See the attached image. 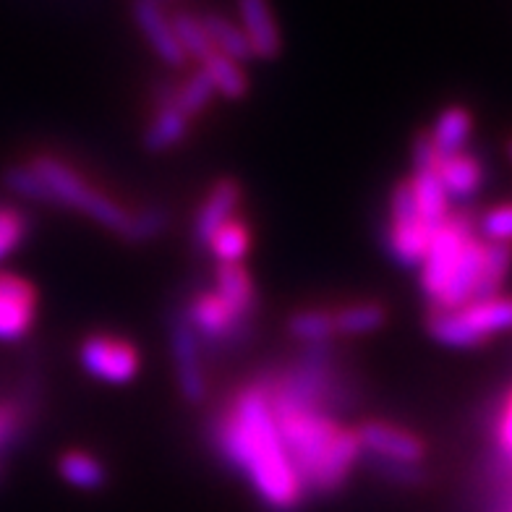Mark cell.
Listing matches in <instances>:
<instances>
[{
    "instance_id": "cell-2",
    "label": "cell",
    "mask_w": 512,
    "mask_h": 512,
    "mask_svg": "<svg viewBox=\"0 0 512 512\" xmlns=\"http://www.w3.org/2000/svg\"><path fill=\"white\" fill-rule=\"evenodd\" d=\"M270 405L290 465L304 486L306 497L340 492L353 468L361 463L356 432H348L332 413L311 405L288 403L272 395Z\"/></svg>"
},
{
    "instance_id": "cell-26",
    "label": "cell",
    "mask_w": 512,
    "mask_h": 512,
    "mask_svg": "<svg viewBox=\"0 0 512 512\" xmlns=\"http://www.w3.org/2000/svg\"><path fill=\"white\" fill-rule=\"evenodd\" d=\"M290 337H296L304 348L314 345H330L335 337V324H332V311L327 309H304L290 314L288 319Z\"/></svg>"
},
{
    "instance_id": "cell-22",
    "label": "cell",
    "mask_w": 512,
    "mask_h": 512,
    "mask_svg": "<svg viewBox=\"0 0 512 512\" xmlns=\"http://www.w3.org/2000/svg\"><path fill=\"white\" fill-rule=\"evenodd\" d=\"M58 473L66 484L76 486L81 492H97L108 484V471L105 465L84 450H68L58 460Z\"/></svg>"
},
{
    "instance_id": "cell-16",
    "label": "cell",
    "mask_w": 512,
    "mask_h": 512,
    "mask_svg": "<svg viewBox=\"0 0 512 512\" xmlns=\"http://www.w3.org/2000/svg\"><path fill=\"white\" fill-rule=\"evenodd\" d=\"M189 131L191 121L173 105V102H157L155 113H152V121L144 128L142 144L147 152H152V155H162V152H168V149L186 142Z\"/></svg>"
},
{
    "instance_id": "cell-19",
    "label": "cell",
    "mask_w": 512,
    "mask_h": 512,
    "mask_svg": "<svg viewBox=\"0 0 512 512\" xmlns=\"http://www.w3.org/2000/svg\"><path fill=\"white\" fill-rule=\"evenodd\" d=\"M473 134V115L460 105H450L437 115L434 128L429 131L439 157H450L465 152Z\"/></svg>"
},
{
    "instance_id": "cell-1",
    "label": "cell",
    "mask_w": 512,
    "mask_h": 512,
    "mask_svg": "<svg viewBox=\"0 0 512 512\" xmlns=\"http://www.w3.org/2000/svg\"><path fill=\"white\" fill-rule=\"evenodd\" d=\"M212 442L225 463L246 476L267 510L296 512L304 505L306 492L280 439L264 379L241 387L217 413Z\"/></svg>"
},
{
    "instance_id": "cell-28",
    "label": "cell",
    "mask_w": 512,
    "mask_h": 512,
    "mask_svg": "<svg viewBox=\"0 0 512 512\" xmlns=\"http://www.w3.org/2000/svg\"><path fill=\"white\" fill-rule=\"evenodd\" d=\"M217 92L212 87V81L207 79L202 68L191 74L183 84H176V97H173V105L181 110L189 121H194L196 115H202L209 108V102L215 100Z\"/></svg>"
},
{
    "instance_id": "cell-9",
    "label": "cell",
    "mask_w": 512,
    "mask_h": 512,
    "mask_svg": "<svg viewBox=\"0 0 512 512\" xmlns=\"http://www.w3.org/2000/svg\"><path fill=\"white\" fill-rule=\"evenodd\" d=\"M170 358L176 369V382L183 400L189 405H202L207 398V371H204L202 343L186 314L178 311L170 319Z\"/></svg>"
},
{
    "instance_id": "cell-7",
    "label": "cell",
    "mask_w": 512,
    "mask_h": 512,
    "mask_svg": "<svg viewBox=\"0 0 512 512\" xmlns=\"http://www.w3.org/2000/svg\"><path fill=\"white\" fill-rule=\"evenodd\" d=\"M434 228L421 220L413 202L411 183L400 181L390 194V230H387V249L400 267H421Z\"/></svg>"
},
{
    "instance_id": "cell-23",
    "label": "cell",
    "mask_w": 512,
    "mask_h": 512,
    "mask_svg": "<svg viewBox=\"0 0 512 512\" xmlns=\"http://www.w3.org/2000/svg\"><path fill=\"white\" fill-rule=\"evenodd\" d=\"M512 270V246L510 243H486L484 241V262H481L479 288L473 301L502 296L499 290L505 285Z\"/></svg>"
},
{
    "instance_id": "cell-27",
    "label": "cell",
    "mask_w": 512,
    "mask_h": 512,
    "mask_svg": "<svg viewBox=\"0 0 512 512\" xmlns=\"http://www.w3.org/2000/svg\"><path fill=\"white\" fill-rule=\"evenodd\" d=\"M170 24H173L178 45H181V50L186 53L189 61L204 63L209 55L215 53V48H212V42H209L207 37V29H204L202 19L196 14H189V11H173Z\"/></svg>"
},
{
    "instance_id": "cell-6",
    "label": "cell",
    "mask_w": 512,
    "mask_h": 512,
    "mask_svg": "<svg viewBox=\"0 0 512 512\" xmlns=\"http://www.w3.org/2000/svg\"><path fill=\"white\" fill-rule=\"evenodd\" d=\"M473 238V220L468 212H452L445 225L434 230L424 262H421V290L429 298V306L442 296L447 280H450L455 262H458L463 246Z\"/></svg>"
},
{
    "instance_id": "cell-30",
    "label": "cell",
    "mask_w": 512,
    "mask_h": 512,
    "mask_svg": "<svg viewBox=\"0 0 512 512\" xmlns=\"http://www.w3.org/2000/svg\"><path fill=\"white\" fill-rule=\"evenodd\" d=\"M3 183H6L8 191H14L16 196L27 199V202L48 204V207H53V199H50L45 183H42L40 176L29 168V162L27 165H11V168L6 170V176H3Z\"/></svg>"
},
{
    "instance_id": "cell-24",
    "label": "cell",
    "mask_w": 512,
    "mask_h": 512,
    "mask_svg": "<svg viewBox=\"0 0 512 512\" xmlns=\"http://www.w3.org/2000/svg\"><path fill=\"white\" fill-rule=\"evenodd\" d=\"M251 249V230L243 217H233L230 223L217 230L207 251L217 264H243Z\"/></svg>"
},
{
    "instance_id": "cell-10",
    "label": "cell",
    "mask_w": 512,
    "mask_h": 512,
    "mask_svg": "<svg viewBox=\"0 0 512 512\" xmlns=\"http://www.w3.org/2000/svg\"><path fill=\"white\" fill-rule=\"evenodd\" d=\"M356 439L364 458L405 465H421L426 458L424 439L413 434L411 429L387 424V421H364L356 429Z\"/></svg>"
},
{
    "instance_id": "cell-35",
    "label": "cell",
    "mask_w": 512,
    "mask_h": 512,
    "mask_svg": "<svg viewBox=\"0 0 512 512\" xmlns=\"http://www.w3.org/2000/svg\"><path fill=\"white\" fill-rule=\"evenodd\" d=\"M411 160H413V170L437 168L439 155H437V149H434L429 131H421V134L416 136V142H413V149H411Z\"/></svg>"
},
{
    "instance_id": "cell-31",
    "label": "cell",
    "mask_w": 512,
    "mask_h": 512,
    "mask_svg": "<svg viewBox=\"0 0 512 512\" xmlns=\"http://www.w3.org/2000/svg\"><path fill=\"white\" fill-rule=\"evenodd\" d=\"M27 230L29 217L21 209L0 204V259L19 249V243L27 238Z\"/></svg>"
},
{
    "instance_id": "cell-29",
    "label": "cell",
    "mask_w": 512,
    "mask_h": 512,
    "mask_svg": "<svg viewBox=\"0 0 512 512\" xmlns=\"http://www.w3.org/2000/svg\"><path fill=\"white\" fill-rule=\"evenodd\" d=\"M32 403L27 400H0V452L11 450L16 439L27 434Z\"/></svg>"
},
{
    "instance_id": "cell-20",
    "label": "cell",
    "mask_w": 512,
    "mask_h": 512,
    "mask_svg": "<svg viewBox=\"0 0 512 512\" xmlns=\"http://www.w3.org/2000/svg\"><path fill=\"white\" fill-rule=\"evenodd\" d=\"M199 19H202L204 29H207L209 42H212V48H215L217 53L225 55V58H230V61L241 63V66L243 63L254 61V53H251L246 34H243V29L238 27V24H233L228 16L202 14Z\"/></svg>"
},
{
    "instance_id": "cell-37",
    "label": "cell",
    "mask_w": 512,
    "mask_h": 512,
    "mask_svg": "<svg viewBox=\"0 0 512 512\" xmlns=\"http://www.w3.org/2000/svg\"><path fill=\"white\" fill-rule=\"evenodd\" d=\"M507 155H510V160H512V139H510V147H507Z\"/></svg>"
},
{
    "instance_id": "cell-18",
    "label": "cell",
    "mask_w": 512,
    "mask_h": 512,
    "mask_svg": "<svg viewBox=\"0 0 512 512\" xmlns=\"http://www.w3.org/2000/svg\"><path fill=\"white\" fill-rule=\"evenodd\" d=\"M217 296L223 298L230 309H236L243 317H256L259 309V296L256 285L251 280L249 270L243 264H217L215 270V288Z\"/></svg>"
},
{
    "instance_id": "cell-11",
    "label": "cell",
    "mask_w": 512,
    "mask_h": 512,
    "mask_svg": "<svg viewBox=\"0 0 512 512\" xmlns=\"http://www.w3.org/2000/svg\"><path fill=\"white\" fill-rule=\"evenodd\" d=\"M37 317V290L24 277L0 272V343L27 337Z\"/></svg>"
},
{
    "instance_id": "cell-38",
    "label": "cell",
    "mask_w": 512,
    "mask_h": 512,
    "mask_svg": "<svg viewBox=\"0 0 512 512\" xmlns=\"http://www.w3.org/2000/svg\"><path fill=\"white\" fill-rule=\"evenodd\" d=\"M157 3H160V6H162V3H165V0H157Z\"/></svg>"
},
{
    "instance_id": "cell-21",
    "label": "cell",
    "mask_w": 512,
    "mask_h": 512,
    "mask_svg": "<svg viewBox=\"0 0 512 512\" xmlns=\"http://www.w3.org/2000/svg\"><path fill=\"white\" fill-rule=\"evenodd\" d=\"M384 322H387V311L377 301H356V304H345L332 311L335 335L343 337L371 335V332L382 330Z\"/></svg>"
},
{
    "instance_id": "cell-3",
    "label": "cell",
    "mask_w": 512,
    "mask_h": 512,
    "mask_svg": "<svg viewBox=\"0 0 512 512\" xmlns=\"http://www.w3.org/2000/svg\"><path fill=\"white\" fill-rule=\"evenodd\" d=\"M29 168L45 183V189H48L50 199H53V207L74 209V212L89 217V220H95L102 228L126 241L128 228H131V217H134L131 209H126L121 202L110 199L108 194H102L100 189H95L87 178L81 176L79 170H74L71 165L58 160V157L37 155L32 157Z\"/></svg>"
},
{
    "instance_id": "cell-39",
    "label": "cell",
    "mask_w": 512,
    "mask_h": 512,
    "mask_svg": "<svg viewBox=\"0 0 512 512\" xmlns=\"http://www.w3.org/2000/svg\"><path fill=\"white\" fill-rule=\"evenodd\" d=\"M505 512H512V507H510V510H505Z\"/></svg>"
},
{
    "instance_id": "cell-32",
    "label": "cell",
    "mask_w": 512,
    "mask_h": 512,
    "mask_svg": "<svg viewBox=\"0 0 512 512\" xmlns=\"http://www.w3.org/2000/svg\"><path fill=\"white\" fill-rule=\"evenodd\" d=\"M168 228V215L160 207H144L134 212L131 217V228H128V243H149L160 236L162 230Z\"/></svg>"
},
{
    "instance_id": "cell-33",
    "label": "cell",
    "mask_w": 512,
    "mask_h": 512,
    "mask_svg": "<svg viewBox=\"0 0 512 512\" xmlns=\"http://www.w3.org/2000/svg\"><path fill=\"white\" fill-rule=\"evenodd\" d=\"M481 241L486 243H510L512 246V204H499L484 212L479 220Z\"/></svg>"
},
{
    "instance_id": "cell-15",
    "label": "cell",
    "mask_w": 512,
    "mask_h": 512,
    "mask_svg": "<svg viewBox=\"0 0 512 512\" xmlns=\"http://www.w3.org/2000/svg\"><path fill=\"white\" fill-rule=\"evenodd\" d=\"M437 176L445 186L450 202H471L484 186V162L471 152L439 157Z\"/></svg>"
},
{
    "instance_id": "cell-8",
    "label": "cell",
    "mask_w": 512,
    "mask_h": 512,
    "mask_svg": "<svg viewBox=\"0 0 512 512\" xmlns=\"http://www.w3.org/2000/svg\"><path fill=\"white\" fill-rule=\"evenodd\" d=\"M81 366L89 377L108 384H126L139 374L142 356L134 345L123 337L95 332L89 335L79 348Z\"/></svg>"
},
{
    "instance_id": "cell-5",
    "label": "cell",
    "mask_w": 512,
    "mask_h": 512,
    "mask_svg": "<svg viewBox=\"0 0 512 512\" xmlns=\"http://www.w3.org/2000/svg\"><path fill=\"white\" fill-rule=\"evenodd\" d=\"M183 314L194 327L199 343L212 351H236L254 330V319L230 309L212 288L194 293Z\"/></svg>"
},
{
    "instance_id": "cell-4",
    "label": "cell",
    "mask_w": 512,
    "mask_h": 512,
    "mask_svg": "<svg viewBox=\"0 0 512 512\" xmlns=\"http://www.w3.org/2000/svg\"><path fill=\"white\" fill-rule=\"evenodd\" d=\"M426 330L447 348H481L499 332L512 330V298L494 296L455 311H429Z\"/></svg>"
},
{
    "instance_id": "cell-34",
    "label": "cell",
    "mask_w": 512,
    "mask_h": 512,
    "mask_svg": "<svg viewBox=\"0 0 512 512\" xmlns=\"http://www.w3.org/2000/svg\"><path fill=\"white\" fill-rule=\"evenodd\" d=\"M364 460V455H361ZM371 463V471L382 476V479L392 481V484L400 486H416L424 481V471L421 465H405V463H390V460H377V458H366Z\"/></svg>"
},
{
    "instance_id": "cell-12",
    "label": "cell",
    "mask_w": 512,
    "mask_h": 512,
    "mask_svg": "<svg viewBox=\"0 0 512 512\" xmlns=\"http://www.w3.org/2000/svg\"><path fill=\"white\" fill-rule=\"evenodd\" d=\"M241 199L243 189L236 178H220L207 191V196H204L199 209H196L194 225H191V241H194L196 249L207 251L209 241H212L217 230L238 215Z\"/></svg>"
},
{
    "instance_id": "cell-25",
    "label": "cell",
    "mask_w": 512,
    "mask_h": 512,
    "mask_svg": "<svg viewBox=\"0 0 512 512\" xmlns=\"http://www.w3.org/2000/svg\"><path fill=\"white\" fill-rule=\"evenodd\" d=\"M199 68H202L204 74H207V79L212 81V87H215L217 95L225 97V100H241V97H246V92H249V79L243 74L241 63L230 61V58L220 55L217 50L209 55L207 61L199 63Z\"/></svg>"
},
{
    "instance_id": "cell-14",
    "label": "cell",
    "mask_w": 512,
    "mask_h": 512,
    "mask_svg": "<svg viewBox=\"0 0 512 512\" xmlns=\"http://www.w3.org/2000/svg\"><path fill=\"white\" fill-rule=\"evenodd\" d=\"M241 29L249 40V48L259 61H275L283 50V37L275 21L270 0H238Z\"/></svg>"
},
{
    "instance_id": "cell-36",
    "label": "cell",
    "mask_w": 512,
    "mask_h": 512,
    "mask_svg": "<svg viewBox=\"0 0 512 512\" xmlns=\"http://www.w3.org/2000/svg\"><path fill=\"white\" fill-rule=\"evenodd\" d=\"M497 439H499V450H502V455H505L507 465H512V395L505 403V408H502V416H499Z\"/></svg>"
},
{
    "instance_id": "cell-17",
    "label": "cell",
    "mask_w": 512,
    "mask_h": 512,
    "mask_svg": "<svg viewBox=\"0 0 512 512\" xmlns=\"http://www.w3.org/2000/svg\"><path fill=\"white\" fill-rule=\"evenodd\" d=\"M408 183H411L413 202H416L421 220L434 230L439 225H445L447 217L452 215V202L450 196H447L445 186H442V181H439L437 168L413 170V178H408Z\"/></svg>"
},
{
    "instance_id": "cell-13",
    "label": "cell",
    "mask_w": 512,
    "mask_h": 512,
    "mask_svg": "<svg viewBox=\"0 0 512 512\" xmlns=\"http://www.w3.org/2000/svg\"><path fill=\"white\" fill-rule=\"evenodd\" d=\"M131 16H134L136 27L142 29V34L147 37L149 48L155 50V55L162 63L181 68L183 63L189 61L181 45H178L170 16L162 11L157 0H134L131 3Z\"/></svg>"
}]
</instances>
